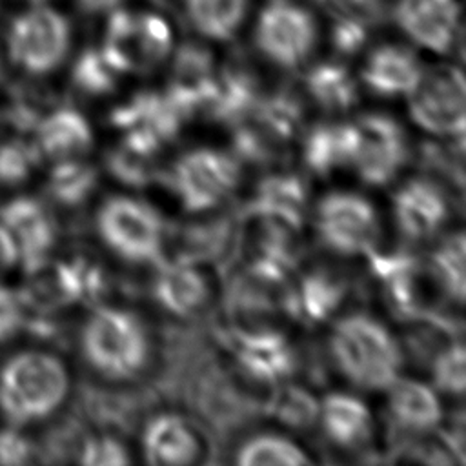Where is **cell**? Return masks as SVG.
<instances>
[{"label":"cell","instance_id":"6da1fadb","mask_svg":"<svg viewBox=\"0 0 466 466\" xmlns=\"http://www.w3.org/2000/svg\"><path fill=\"white\" fill-rule=\"evenodd\" d=\"M66 364L47 350H22L0 366V413L11 426L42 422L69 395Z\"/></svg>","mask_w":466,"mask_h":466},{"label":"cell","instance_id":"7a4b0ae2","mask_svg":"<svg viewBox=\"0 0 466 466\" xmlns=\"http://www.w3.org/2000/svg\"><path fill=\"white\" fill-rule=\"evenodd\" d=\"M328 344L337 370L360 390H386L400 375L402 350L388 326L370 313L339 319Z\"/></svg>","mask_w":466,"mask_h":466},{"label":"cell","instance_id":"3957f363","mask_svg":"<svg viewBox=\"0 0 466 466\" xmlns=\"http://www.w3.org/2000/svg\"><path fill=\"white\" fill-rule=\"evenodd\" d=\"M86 364L104 379L127 380L147 364L151 344L142 319L118 306H100L84 320L78 335Z\"/></svg>","mask_w":466,"mask_h":466},{"label":"cell","instance_id":"277c9868","mask_svg":"<svg viewBox=\"0 0 466 466\" xmlns=\"http://www.w3.org/2000/svg\"><path fill=\"white\" fill-rule=\"evenodd\" d=\"M73 31L67 16L46 2H33L15 15L5 29L9 62L29 76L56 71L69 56Z\"/></svg>","mask_w":466,"mask_h":466},{"label":"cell","instance_id":"5b68a950","mask_svg":"<svg viewBox=\"0 0 466 466\" xmlns=\"http://www.w3.org/2000/svg\"><path fill=\"white\" fill-rule=\"evenodd\" d=\"M98 47L120 75L149 73L171 56L175 38L160 13L118 7L107 15Z\"/></svg>","mask_w":466,"mask_h":466},{"label":"cell","instance_id":"8992f818","mask_svg":"<svg viewBox=\"0 0 466 466\" xmlns=\"http://www.w3.org/2000/svg\"><path fill=\"white\" fill-rule=\"evenodd\" d=\"M95 226L104 246L129 264L157 262L166 242V224L147 202L113 195L96 211Z\"/></svg>","mask_w":466,"mask_h":466},{"label":"cell","instance_id":"52a82bcc","mask_svg":"<svg viewBox=\"0 0 466 466\" xmlns=\"http://www.w3.org/2000/svg\"><path fill=\"white\" fill-rule=\"evenodd\" d=\"M253 40L268 62L282 69H297L317 47L319 24L299 0H268L257 16Z\"/></svg>","mask_w":466,"mask_h":466},{"label":"cell","instance_id":"ba28073f","mask_svg":"<svg viewBox=\"0 0 466 466\" xmlns=\"http://www.w3.org/2000/svg\"><path fill=\"white\" fill-rule=\"evenodd\" d=\"M238 178V160L215 147L186 151L169 171V186L187 213H204L220 206L235 191Z\"/></svg>","mask_w":466,"mask_h":466},{"label":"cell","instance_id":"9c48e42d","mask_svg":"<svg viewBox=\"0 0 466 466\" xmlns=\"http://www.w3.org/2000/svg\"><path fill=\"white\" fill-rule=\"evenodd\" d=\"M315 231L329 251L360 257L377 248L380 220L375 206L360 193L331 191L317 202Z\"/></svg>","mask_w":466,"mask_h":466},{"label":"cell","instance_id":"30bf717a","mask_svg":"<svg viewBox=\"0 0 466 466\" xmlns=\"http://www.w3.org/2000/svg\"><path fill=\"white\" fill-rule=\"evenodd\" d=\"M411 120L426 133L446 138H464L466 84L457 66L422 69L408 93Z\"/></svg>","mask_w":466,"mask_h":466},{"label":"cell","instance_id":"8fae6325","mask_svg":"<svg viewBox=\"0 0 466 466\" xmlns=\"http://www.w3.org/2000/svg\"><path fill=\"white\" fill-rule=\"evenodd\" d=\"M353 126L357 142L350 167L368 186L390 184L408 162L410 147L404 127L386 113H366Z\"/></svg>","mask_w":466,"mask_h":466},{"label":"cell","instance_id":"7c38bea8","mask_svg":"<svg viewBox=\"0 0 466 466\" xmlns=\"http://www.w3.org/2000/svg\"><path fill=\"white\" fill-rule=\"evenodd\" d=\"M393 20L419 47L448 55L461 33L459 0H395Z\"/></svg>","mask_w":466,"mask_h":466},{"label":"cell","instance_id":"4fadbf2b","mask_svg":"<svg viewBox=\"0 0 466 466\" xmlns=\"http://www.w3.org/2000/svg\"><path fill=\"white\" fill-rule=\"evenodd\" d=\"M167 98L175 104L184 118L206 111L217 82V64L209 47L202 42H184L173 47Z\"/></svg>","mask_w":466,"mask_h":466},{"label":"cell","instance_id":"5bb4252c","mask_svg":"<svg viewBox=\"0 0 466 466\" xmlns=\"http://www.w3.org/2000/svg\"><path fill=\"white\" fill-rule=\"evenodd\" d=\"M0 224L11 233L18 264L33 269L49 258L56 242V222L47 206L33 197H18L0 208Z\"/></svg>","mask_w":466,"mask_h":466},{"label":"cell","instance_id":"9a60e30c","mask_svg":"<svg viewBox=\"0 0 466 466\" xmlns=\"http://www.w3.org/2000/svg\"><path fill=\"white\" fill-rule=\"evenodd\" d=\"M393 218L406 238L428 240L450 218L448 195L435 180L410 178L393 195Z\"/></svg>","mask_w":466,"mask_h":466},{"label":"cell","instance_id":"2e32d148","mask_svg":"<svg viewBox=\"0 0 466 466\" xmlns=\"http://www.w3.org/2000/svg\"><path fill=\"white\" fill-rule=\"evenodd\" d=\"M233 355L249 379L266 384L286 380L297 366L288 337L266 328L238 331L233 337Z\"/></svg>","mask_w":466,"mask_h":466},{"label":"cell","instance_id":"e0dca14e","mask_svg":"<svg viewBox=\"0 0 466 466\" xmlns=\"http://www.w3.org/2000/svg\"><path fill=\"white\" fill-rule=\"evenodd\" d=\"M422 69V62L411 47L380 44L368 53L360 69V80L377 96H408L419 82Z\"/></svg>","mask_w":466,"mask_h":466},{"label":"cell","instance_id":"ac0fdd59","mask_svg":"<svg viewBox=\"0 0 466 466\" xmlns=\"http://www.w3.org/2000/svg\"><path fill=\"white\" fill-rule=\"evenodd\" d=\"M153 297L158 306L175 317H189L209 299V282L189 257L158 266L153 279Z\"/></svg>","mask_w":466,"mask_h":466},{"label":"cell","instance_id":"d6986e66","mask_svg":"<svg viewBox=\"0 0 466 466\" xmlns=\"http://www.w3.org/2000/svg\"><path fill=\"white\" fill-rule=\"evenodd\" d=\"M386 391V411L397 430L428 433L441 424L444 411L439 391L433 386L399 375Z\"/></svg>","mask_w":466,"mask_h":466},{"label":"cell","instance_id":"ffe728a7","mask_svg":"<svg viewBox=\"0 0 466 466\" xmlns=\"http://www.w3.org/2000/svg\"><path fill=\"white\" fill-rule=\"evenodd\" d=\"M142 450L151 464L187 466L200 459L202 442L197 430L186 419L175 413H162L146 426Z\"/></svg>","mask_w":466,"mask_h":466},{"label":"cell","instance_id":"44dd1931","mask_svg":"<svg viewBox=\"0 0 466 466\" xmlns=\"http://www.w3.org/2000/svg\"><path fill=\"white\" fill-rule=\"evenodd\" d=\"M373 277L380 282L386 302L400 319H413L420 313L419 262L404 251L368 253Z\"/></svg>","mask_w":466,"mask_h":466},{"label":"cell","instance_id":"7402d4cb","mask_svg":"<svg viewBox=\"0 0 466 466\" xmlns=\"http://www.w3.org/2000/svg\"><path fill=\"white\" fill-rule=\"evenodd\" d=\"M346 280L328 269H313L302 275L282 299V306L293 319L304 324L328 320L346 297Z\"/></svg>","mask_w":466,"mask_h":466},{"label":"cell","instance_id":"603a6c76","mask_svg":"<svg viewBox=\"0 0 466 466\" xmlns=\"http://www.w3.org/2000/svg\"><path fill=\"white\" fill-rule=\"evenodd\" d=\"M308 209L306 180L293 173H277L260 180L251 200V213L258 220L300 229Z\"/></svg>","mask_w":466,"mask_h":466},{"label":"cell","instance_id":"cb8c5ba5","mask_svg":"<svg viewBox=\"0 0 466 466\" xmlns=\"http://www.w3.org/2000/svg\"><path fill=\"white\" fill-rule=\"evenodd\" d=\"M317 420L324 435L344 450L362 446L373 431V415L368 404L353 393L335 391L326 395L319 404Z\"/></svg>","mask_w":466,"mask_h":466},{"label":"cell","instance_id":"d4e9b609","mask_svg":"<svg viewBox=\"0 0 466 466\" xmlns=\"http://www.w3.org/2000/svg\"><path fill=\"white\" fill-rule=\"evenodd\" d=\"M35 144L42 158H75L91 149L93 129L80 111L56 107L47 111L35 127Z\"/></svg>","mask_w":466,"mask_h":466},{"label":"cell","instance_id":"484cf974","mask_svg":"<svg viewBox=\"0 0 466 466\" xmlns=\"http://www.w3.org/2000/svg\"><path fill=\"white\" fill-rule=\"evenodd\" d=\"M355 142L357 133L353 122L315 124L304 135V164L319 177H328L337 169L350 167Z\"/></svg>","mask_w":466,"mask_h":466},{"label":"cell","instance_id":"4316f807","mask_svg":"<svg viewBox=\"0 0 466 466\" xmlns=\"http://www.w3.org/2000/svg\"><path fill=\"white\" fill-rule=\"evenodd\" d=\"M260 96L258 82L248 69L226 67L217 75V82L204 113L222 124L235 126L251 118Z\"/></svg>","mask_w":466,"mask_h":466},{"label":"cell","instance_id":"83f0119b","mask_svg":"<svg viewBox=\"0 0 466 466\" xmlns=\"http://www.w3.org/2000/svg\"><path fill=\"white\" fill-rule=\"evenodd\" d=\"M308 96L329 113L351 109L359 100V84L351 71L339 60H324L306 71Z\"/></svg>","mask_w":466,"mask_h":466},{"label":"cell","instance_id":"f1b7e54d","mask_svg":"<svg viewBox=\"0 0 466 466\" xmlns=\"http://www.w3.org/2000/svg\"><path fill=\"white\" fill-rule=\"evenodd\" d=\"M184 16L204 38L231 40L244 24L249 0H182Z\"/></svg>","mask_w":466,"mask_h":466},{"label":"cell","instance_id":"f546056e","mask_svg":"<svg viewBox=\"0 0 466 466\" xmlns=\"http://www.w3.org/2000/svg\"><path fill=\"white\" fill-rule=\"evenodd\" d=\"M98 171L82 157L55 160L47 175V195L51 200L64 208L84 204L95 191Z\"/></svg>","mask_w":466,"mask_h":466},{"label":"cell","instance_id":"4dcf8cb0","mask_svg":"<svg viewBox=\"0 0 466 466\" xmlns=\"http://www.w3.org/2000/svg\"><path fill=\"white\" fill-rule=\"evenodd\" d=\"M251 118L277 142H288L299 135L304 124V104L291 91L262 95Z\"/></svg>","mask_w":466,"mask_h":466},{"label":"cell","instance_id":"1f68e13d","mask_svg":"<svg viewBox=\"0 0 466 466\" xmlns=\"http://www.w3.org/2000/svg\"><path fill=\"white\" fill-rule=\"evenodd\" d=\"M430 273L437 288L455 304L464 302L466 269H464V233L455 231L444 237L430 257Z\"/></svg>","mask_w":466,"mask_h":466},{"label":"cell","instance_id":"d6a6232c","mask_svg":"<svg viewBox=\"0 0 466 466\" xmlns=\"http://www.w3.org/2000/svg\"><path fill=\"white\" fill-rule=\"evenodd\" d=\"M242 466H302L311 459L295 441L279 433H258L248 439L237 451Z\"/></svg>","mask_w":466,"mask_h":466},{"label":"cell","instance_id":"836d02e7","mask_svg":"<svg viewBox=\"0 0 466 466\" xmlns=\"http://www.w3.org/2000/svg\"><path fill=\"white\" fill-rule=\"evenodd\" d=\"M122 75L107 62L100 47H86L73 62L71 84L84 95L102 96L116 89Z\"/></svg>","mask_w":466,"mask_h":466},{"label":"cell","instance_id":"e575fe53","mask_svg":"<svg viewBox=\"0 0 466 466\" xmlns=\"http://www.w3.org/2000/svg\"><path fill=\"white\" fill-rule=\"evenodd\" d=\"M157 155L138 151L124 142L107 153V169L122 184L131 187L147 186L157 177Z\"/></svg>","mask_w":466,"mask_h":466},{"label":"cell","instance_id":"d590c367","mask_svg":"<svg viewBox=\"0 0 466 466\" xmlns=\"http://www.w3.org/2000/svg\"><path fill=\"white\" fill-rule=\"evenodd\" d=\"M42 155L35 142L9 138L0 144V184L18 186L29 180L38 167Z\"/></svg>","mask_w":466,"mask_h":466},{"label":"cell","instance_id":"8d00e7d4","mask_svg":"<svg viewBox=\"0 0 466 466\" xmlns=\"http://www.w3.org/2000/svg\"><path fill=\"white\" fill-rule=\"evenodd\" d=\"M277 140L269 137L257 122L248 124V120L233 126V157L240 162L249 164H268L275 158Z\"/></svg>","mask_w":466,"mask_h":466},{"label":"cell","instance_id":"74e56055","mask_svg":"<svg viewBox=\"0 0 466 466\" xmlns=\"http://www.w3.org/2000/svg\"><path fill=\"white\" fill-rule=\"evenodd\" d=\"M433 388L446 395H462L466 386L464 371V346L461 342H451L450 346L437 351L431 364Z\"/></svg>","mask_w":466,"mask_h":466},{"label":"cell","instance_id":"f35d334b","mask_svg":"<svg viewBox=\"0 0 466 466\" xmlns=\"http://www.w3.org/2000/svg\"><path fill=\"white\" fill-rule=\"evenodd\" d=\"M273 413L282 424L304 430L317 422L319 404L306 390L288 386L275 397Z\"/></svg>","mask_w":466,"mask_h":466},{"label":"cell","instance_id":"ab89813d","mask_svg":"<svg viewBox=\"0 0 466 466\" xmlns=\"http://www.w3.org/2000/svg\"><path fill=\"white\" fill-rule=\"evenodd\" d=\"M78 461L86 466H122L129 464L127 448L111 435L91 437L78 450Z\"/></svg>","mask_w":466,"mask_h":466},{"label":"cell","instance_id":"60d3db41","mask_svg":"<svg viewBox=\"0 0 466 466\" xmlns=\"http://www.w3.org/2000/svg\"><path fill=\"white\" fill-rule=\"evenodd\" d=\"M25 304L18 291L0 284V342L15 339L24 329Z\"/></svg>","mask_w":466,"mask_h":466},{"label":"cell","instance_id":"b9f144b4","mask_svg":"<svg viewBox=\"0 0 466 466\" xmlns=\"http://www.w3.org/2000/svg\"><path fill=\"white\" fill-rule=\"evenodd\" d=\"M33 453V442L18 431V426L0 430V464H25Z\"/></svg>","mask_w":466,"mask_h":466},{"label":"cell","instance_id":"7bdbcfd3","mask_svg":"<svg viewBox=\"0 0 466 466\" xmlns=\"http://www.w3.org/2000/svg\"><path fill=\"white\" fill-rule=\"evenodd\" d=\"M18 249L11 233L0 224V277L18 264Z\"/></svg>","mask_w":466,"mask_h":466},{"label":"cell","instance_id":"ee69618b","mask_svg":"<svg viewBox=\"0 0 466 466\" xmlns=\"http://www.w3.org/2000/svg\"><path fill=\"white\" fill-rule=\"evenodd\" d=\"M75 4L84 15H109L111 11L124 7L126 0H75Z\"/></svg>","mask_w":466,"mask_h":466},{"label":"cell","instance_id":"f6af8a7d","mask_svg":"<svg viewBox=\"0 0 466 466\" xmlns=\"http://www.w3.org/2000/svg\"><path fill=\"white\" fill-rule=\"evenodd\" d=\"M2 73H4V67H2V56H0V78H2Z\"/></svg>","mask_w":466,"mask_h":466},{"label":"cell","instance_id":"bcb514c9","mask_svg":"<svg viewBox=\"0 0 466 466\" xmlns=\"http://www.w3.org/2000/svg\"><path fill=\"white\" fill-rule=\"evenodd\" d=\"M31 2H46V0H31Z\"/></svg>","mask_w":466,"mask_h":466}]
</instances>
